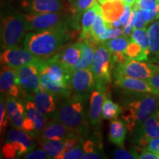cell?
Segmentation results:
<instances>
[{
    "label": "cell",
    "mask_w": 159,
    "mask_h": 159,
    "mask_svg": "<svg viewBox=\"0 0 159 159\" xmlns=\"http://www.w3.org/2000/svg\"><path fill=\"white\" fill-rule=\"evenodd\" d=\"M75 33L71 28L65 27L34 31L26 35L23 45L35 56L48 59L57 55L63 45L75 37Z\"/></svg>",
    "instance_id": "6da1fadb"
},
{
    "label": "cell",
    "mask_w": 159,
    "mask_h": 159,
    "mask_svg": "<svg viewBox=\"0 0 159 159\" xmlns=\"http://www.w3.org/2000/svg\"><path fill=\"white\" fill-rule=\"evenodd\" d=\"M87 96L76 94L59 105L51 117L72 129L80 136H85L89 133V125L84 110Z\"/></svg>",
    "instance_id": "7a4b0ae2"
},
{
    "label": "cell",
    "mask_w": 159,
    "mask_h": 159,
    "mask_svg": "<svg viewBox=\"0 0 159 159\" xmlns=\"http://www.w3.org/2000/svg\"><path fill=\"white\" fill-rule=\"evenodd\" d=\"M159 105L157 95L145 94L140 98L129 101L122 108V118L130 132L135 127H140L143 122L156 111Z\"/></svg>",
    "instance_id": "3957f363"
},
{
    "label": "cell",
    "mask_w": 159,
    "mask_h": 159,
    "mask_svg": "<svg viewBox=\"0 0 159 159\" xmlns=\"http://www.w3.org/2000/svg\"><path fill=\"white\" fill-rule=\"evenodd\" d=\"M29 31H40L55 28L79 30L78 20L72 14L61 12L54 13H29L24 14Z\"/></svg>",
    "instance_id": "277c9868"
},
{
    "label": "cell",
    "mask_w": 159,
    "mask_h": 159,
    "mask_svg": "<svg viewBox=\"0 0 159 159\" xmlns=\"http://www.w3.org/2000/svg\"><path fill=\"white\" fill-rule=\"evenodd\" d=\"M24 15L9 11L2 16L1 43L3 49L19 46L28 32Z\"/></svg>",
    "instance_id": "5b68a950"
},
{
    "label": "cell",
    "mask_w": 159,
    "mask_h": 159,
    "mask_svg": "<svg viewBox=\"0 0 159 159\" xmlns=\"http://www.w3.org/2000/svg\"><path fill=\"white\" fill-rule=\"evenodd\" d=\"M114 66L111 53L102 43L97 47L91 71L94 75L96 89L105 91L107 85L111 82V69Z\"/></svg>",
    "instance_id": "8992f818"
},
{
    "label": "cell",
    "mask_w": 159,
    "mask_h": 159,
    "mask_svg": "<svg viewBox=\"0 0 159 159\" xmlns=\"http://www.w3.org/2000/svg\"><path fill=\"white\" fill-rule=\"evenodd\" d=\"M35 148L30 136L22 129L13 128L9 131L5 145L2 148L3 156L6 158H15L25 156Z\"/></svg>",
    "instance_id": "52a82bcc"
},
{
    "label": "cell",
    "mask_w": 159,
    "mask_h": 159,
    "mask_svg": "<svg viewBox=\"0 0 159 159\" xmlns=\"http://www.w3.org/2000/svg\"><path fill=\"white\" fill-rule=\"evenodd\" d=\"M46 59L41 58L35 62L16 69L18 82L23 92L37 93L40 91L41 72Z\"/></svg>",
    "instance_id": "ba28073f"
},
{
    "label": "cell",
    "mask_w": 159,
    "mask_h": 159,
    "mask_svg": "<svg viewBox=\"0 0 159 159\" xmlns=\"http://www.w3.org/2000/svg\"><path fill=\"white\" fill-rule=\"evenodd\" d=\"M156 72V64L128 58L124 63L116 66L114 77L116 78L118 77L128 76L148 80Z\"/></svg>",
    "instance_id": "9c48e42d"
},
{
    "label": "cell",
    "mask_w": 159,
    "mask_h": 159,
    "mask_svg": "<svg viewBox=\"0 0 159 159\" xmlns=\"http://www.w3.org/2000/svg\"><path fill=\"white\" fill-rule=\"evenodd\" d=\"M39 59L41 58L35 56L31 52L26 48H21L19 46L4 49L1 53L2 64L9 66L14 69L35 62Z\"/></svg>",
    "instance_id": "30bf717a"
},
{
    "label": "cell",
    "mask_w": 159,
    "mask_h": 159,
    "mask_svg": "<svg viewBox=\"0 0 159 159\" xmlns=\"http://www.w3.org/2000/svg\"><path fill=\"white\" fill-rule=\"evenodd\" d=\"M70 84L75 94L87 96L96 88L91 69H78L73 71L71 73Z\"/></svg>",
    "instance_id": "8fae6325"
},
{
    "label": "cell",
    "mask_w": 159,
    "mask_h": 159,
    "mask_svg": "<svg viewBox=\"0 0 159 159\" xmlns=\"http://www.w3.org/2000/svg\"><path fill=\"white\" fill-rule=\"evenodd\" d=\"M43 70L47 73L49 80L52 82L71 85V73L59 62L56 57V55L50 58L46 59Z\"/></svg>",
    "instance_id": "7c38bea8"
},
{
    "label": "cell",
    "mask_w": 159,
    "mask_h": 159,
    "mask_svg": "<svg viewBox=\"0 0 159 159\" xmlns=\"http://www.w3.org/2000/svg\"><path fill=\"white\" fill-rule=\"evenodd\" d=\"M115 83L119 88L138 94H151L159 96V89L154 88L148 80L134 77L122 76L116 77Z\"/></svg>",
    "instance_id": "4fadbf2b"
},
{
    "label": "cell",
    "mask_w": 159,
    "mask_h": 159,
    "mask_svg": "<svg viewBox=\"0 0 159 159\" xmlns=\"http://www.w3.org/2000/svg\"><path fill=\"white\" fill-rule=\"evenodd\" d=\"M0 89L2 94L16 98L20 95V88L16 69L7 65H3L0 75Z\"/></svg>",
    "instance_id": "5bb4252c"
},
{
    "label": "cell",
    "mask_w": 159,
    "mask_h": 159,
    "mask_svg": "<svg viewBox=\"0 0 159 159\" xmlns=\"http://www.w3.org/2000/svg\"><path fill=\"white\" fill-rule=\"evenodd\" d=\"M39 140L43 139H66L73 137H80L75 130L68 128L62 123L53 119L47 122L45 128L38 135Z\"/></svg>",
    "instance_id": "9a60e30c"
},
{
    "label": "cell",
    "mask_w": 159,
    "mask_h": 159,
    "mask_svg": "<svg viewBox=\"0 0 159 159\" xmlns=\"http://www.w3.org/2000/svg\"><path fill=\"white\" fill-rule=\"evenodd\" d=\"M137 142L140 146L146 148L152 139L159 137V123L155 112L151 114L139 127Z\"/></svg>",
    "instance_id": "2e32d148"
},
{
    "label": "cell",
    "mask_w": 159,
    "mask_h": 159,
    "mask_svg": "<svg viewBox=\"0 0 159 159\" xmlns=\"http://www.w3.org/2000/svg\"><path fill=\"white\" fill-rule=\"evenodd\" d=\"M106 98L105 91L96 89L90 96V108L89 113V121L94 128L100 126L102 118V108Z\"/></svg>",
    "instance_id": "e0dca14e"
},
{
    "label": "cell",
    "mask_w": 159,
    "mask_h": 159,
    "mask_svg": "<svg viewBox=\"0 0 159 159\" xmlns=\"http://www.w3.org/2000/svg\"><path fill=\"white\" fill-rule=\"evenodd\" d=\"M23 8L29 13H54L61 12L64 9L61 0H24Z\"/></svg>",
    "instance_id": "ac0fdd59"
},
{
    "label": "cell",
    "mask_w": 159,
    "mask_h": 159,
    "mask_svg": "<svg viewBox=\"0 0 159 159\" xmlns=\"http://www.w3.org/2000/svg\"><path fill=\"white\" fill-rule=\"evenodd\" d=\"M82 53L81 41L68 46L63 52L56 55L57 59L67 70L72 73V69L78 63Z\"/></svg>",
    "instance_id": "d6986e66"
},
{
    "label": "cell",
    "mask_w": 159,
    "mask_h": 159,
    "mask_svg": "<svg viewBox=\"0 0 159 159\" xmlns=\"http://www.w3.org/2000/svg\"><path fill=\"white\" fill-rule=\"evenodd\" d=\"M80 41L82 43L81 57L78 63L73 68L72 72L78 69H91V66L96 55L97 49V43L96 41H94L91 38H80Z\"/></svg>",
    "instance_id": "ffe728a7"
},
{
    "label": "cell",
    "mask_w": 159,
    "mask_h": 159,
    "mask_svg": "<svg viewBox=\"0 0 159 159\" xmlns=\"http://www.w3.org/2000/svg\"><path fill=\"white\" fill-rule=\"evenodd\" d=\"M6 109L12 125L21 129L26 116V110L22 103L15 97H8L6 99Z\"/></svg>",
    "instance_id": "44dd1931"
},
{
    "label": "cell",
    "mask_w": 159,
    "mask_h": 159,
    "mask_svg": "<svg viewBox=\"0 0 159 159\" xmlns=\"http://www.w3.org/2000/svg\"><path fill=\"white\" fill-rule=\"evenodd\" d=\"M54 97V94L47 91H39L35 94L33 102L38 110L42 114L47 116L52 114L56 110Z\"/></svg>",
    "instance_id": "7402d4cb"
},
{
    "label": "cell",
    "mask_w": 159,
    "mask_h": 159,
    "mask_svg": "<svg viewBox=\"0 0 159 159\" xmlns=\"http://www.w3.org/2000/svg\"><path fill=\"white\" fill-rule=\"evenodd\" d=\"M103 18L107 22L112 23L119 20L125 10L123 0H110L101 5Z\"/></svg>",
    "instance_id": "603a6c76"
},
{
    "label": "cell",
    "mask_w": 159,
    "mask_h": 159,
    "mask_svg": "<svg viewBox=\"0 0 159 159\" xmlns=\"http://www.w3.org/2000/svg\"><path fill=\"white\" fill-rule=\"evenodd\" d=\"M101 10V6L97 3V2L94 4L92 7L83 13L81 20V27H82V31H81L80 38L86 39V38H91V30L94 24L95 19L98 13V12Z\"/></svg>",
    "instance_id": "cb8c5ba5"
},
{
    "label": "cell",
    "mask_w": 159,
    "mask_h": 159,
    "mask_svg": "<svg viewBox=\"0 0 159 159\" xmlns=\"http://www.w3.org/2000/svg\"><path fill=\"white\" fill-rule=\"evenodd\" d=\"M126 126V124L122 121L117 119L111 121L108 135L109 140L117 146L123 148L127 133Z\"/></svg>",
    "instance_id": "d4e9b609"
},
{
    "label": "cell",
    "mask_w": 159,
    "mask_h": 159,
    "mask_svg": "<svg viewBox=\"0 0 159 159\" xmlns=\"http://www.w3.org/2000/svg\"><path fill=\"white\" fill-rule=\"evenodd\" d=\"M25 110L27 116L30 117L35 123L37 137L48 122L47 116L41 114L35 107L34 102H32L29 99L25 102Z\"/></svg>",
    "instance_id": "484cf974"
},
{
    "label": "cell",
    "mask_w": 159,
    "mask_h": 159,
    "mask_svg": "<svg viewBox=\"0 0 159 159\" xmlns=\"http://www.w3.org/2000/svg\"><path fill=\"white\" fill-rule=\"evenodd\" d=\"M40 145L46 151L49 158H58L64 151V139H43Z\"/></svg>",
    "instance_id": "4316f807"
},
{
    "label": "cell",
    "mask_w": 159,
    "mask_h": 159,
    "mask_svg": "<svg viewBox=\"0 0 159 159\" xmlns=\"http://www.w3.org/2000/svg\"><path fill=\"white\" fill-rule=\"evenodd\" d=\"M149 51L156 61H159V21H156L148 28Z\"/></svg>",
    "instance_id": "83f0119b"
},
{
    "label": "cell",
    "mask_w": 159,
    "mask_h": 159,
    "mask_svg": "<svg viewBox=\"0 0 159 159\" xmlns=\"http://www.w3.org/2000/svg\"><path fill=\"white\" fill-rule=\"evenodd\" d=\"M108 28V24L103 18L102 8L97 13L91 30V38L97 43H102V38Z\"/></svg>",
    "instance_id": "f1b7e54d"
},
{
    "label": "cell",
    "mask_w": 159,
    "mask_h": 159,
    "mask_svg": "<svg viewBox=\"0 0 159 159\" xmlns=\"http://www.w3.org/2000/svg\"><path fill=\"white\" fill-rule=\"evenodd\" d=\"M130 41V39L123 35L115 39L108 40L103 43L111 52H125L127 47Z\"/></svg>",
    "instance_id": "f546056e"
},
{
    "label": "cell",
    "mask_w": 159,
    "mask_h": 159,
    "mask_svg": "<svg viewBox=\"0 0 159 159\" xmlns=\"http://www.w3.org/2000/svg\"><path fill=\"white\" fill-rule=\"evenodd\" d=\"M125 54L127 55L128 58L138 60V61H147L149 57V55L144 50V49L138 43L132 40H130L125 50Z\"/></svg>",
    "instance_id": "4dcf8cb0"
},
{
    "label": "cell",
    "mask_w": 159,
    "mask_h": 159,
    "mask_svg": "<svg viewBox=\"0 0 159 159\" xmlns=\"http://www.w3.org/2000/svg\"><path fill=\"white\" fill-rule=\"evenodd\" d=\"M122 112V108L118 104L113 102L108 97L105 99L102 108V118L109 120H114Z\"/></svg>",
    "instance_id": "1f68e13d"
},
{
    "label": "cell",
    "mask_w": 159,
    "mask_h": 159,
    "mask_svg": "<svg viewBox=\"0 0 159 159\" xmlns=\"http://www.w3.org/2000/svg\"><path fill=\"white\" fill-rule=\"evenodd\" d=\"M96 2L97 0H76L70 9L71 13L79 21L83 13Z\"/></svg>",
    "instance_id": "d6a6232c"
},
{
    "label": "cell",
    "mask_w": 159,
    "mask_h": 159,
    "mask_svg": "<svg viewBox=\"0 0 159 159\" xmlns=\"http://www.w3.org/2000/svg\"><path fill=\"white\" fill-rule=\"evenodd\" d=\"M130 40L138 43L144 49V50L148 53L149 56H150L148 30L145 27L144 28L134 30L132 34L130 35Z\"/></svg>",
    "instance_id": "836d02e7"
},
{
    "label": "cell",
    "mask_w": 159,
    "mask_h": 159,
    "mask_svg": "<svg viewBox=\"0 0 159 159\" xmlns=\"http://www.w3.org/2000/svg\"><path fill=\"white\" fill-rule=\"evenodd\" d=\"M83 150L84 154L82 157L83 159H100L103 158L98 145L91 139H88L83 143Z\"/></svg>",
    "instance_id": "e575fe53"
},
{
    "label": "cell",
    "mask_w": 159,
    "mask_h": 159,
    "mask_svg": "<svg viewBox=\"0 0 159 159\" xmlns=\"http://www.w3.org/2000/svg\"><path fill=\"white\" fill-rule=\"evenodd\" d=\"M84 154L83 142H80L78 144L71 148L70 150L63 152L57 159H77L82 158Z\"/></svg>",
    "instance_id": "d590c367"
},
{
    "label": "cell",
    "mask_w": 159,
    "mask_h": 159,
    "mask_svg": "<svg viewBox=\"0 0 159 159\" xmlns=\"http://www.w3.org/2000/svg\"><path fill=\"white\" fill-rule=\"evenodd\" d=\"M140 153H139L138 150H125L124 149H119L115 151L114 157L116 159H136L139 158Z\"/></svg>",
    "instance_id": "8d00e7d4"
},
{
    "label": "cell",
    "mask_w": 159,
    "mask_h": 159,
    "mask_svg": "<svg viewBox=\"0 0 159 159\" xmlns=\"http://www.w3.org/2000/svg\"><path fill=\"white\" fill-rule=\"evenodd\" d=\"M9 118L7 116V109H6V102H4L2 96L1 97V102H0V129L1 133L2 132V129H5L7 127L8 123Z\"/></svg>",
    "instance_id": "74e56055"
},
{
    "label": "cell",
    "mask_w": 159,
    "mask_h": 159,
    "mask_svg": "<svg viewBox=\"0 0 159 159\" xmlns=\"http://www.w3.org/2000/svg\"><path fill=\"white\" fill-rule=\"evenodd\" d=\"M143 17L147 24L159 19V5L152 10H142Z\"/></svg>",
    "instance_id": "f35d334b"
},
{
    "label": "cell",
    "mask_w": 159,
    "mask_h": 159,
    "mask_svg": "<svg viewBox=\"0 0 159 159\" xmlns=\"http://www.w3.org/2000/svg\"><path fill=\"white\" fill-rule=\"evenodd\" d=\"M137 5L141 10H152L159 5V0H136Z\"/></svg>",
    "instance_id": "ab89813d"
},
{
    "label": "cell",
    "mask_w": 159,
    "mask_h": 159,
    "mask_svg": "<svg viewBox=\"0 0 159 159\" xmlns=\"http://www.w3.org/2000/svg\"><path fill=\"white\" fill-rule=\"evenodd\" d=\"M24 158L27 159H45L49 158L46 151L43 149H38L35 150H32L27 153L24 157Z\"/></svg>",
    "instance_id": "60d3db41"
},
{
    "label": "cell",
    "mask_w": 159,
    "mask_h": 159,
    "mask_svg": "<svg viewBox=\"0 0 159 159\" xmlns=\"http://www.w3.org/2000/svg\"><path fill=\"white\" fill-rule=\"evenodd\" d=\"M147 25H148V24L146 23L144 17H143L142 10L139 9L138 11H136V16H135L134 21V30L144 28Z\"/></svg>",
    "instance_id": "b9f144b4"
},
{
    "label": "cell",
    "mask_w": 159,
    "mask_h": 159,
    "mask_svg": "<svg viewBox=\"0 0 159 159\" xmlns=\"http://www.w3.org/2000/svg\"><path fill=\"white\" fill-rule=\"evenodd\" d=\"M131 11H132V8H131V6L128 5H125V10L124 12H123L122 15L121 16L120 18H119V21H121L123 27L125 25H126V24L128 23L129 19H130Z\"/></svg>",
    "instance_id": "7bdbcfd3"
},
{
    "label": "cell",
    "mask_w": 159,
    "mask_h": 159,
    "mask_svg": "<svg viewBox=\"0 0 159 159\" xmlns=\"http://www.w3.org/2000/svg\"><path fill=\"white\" fill-rule=\"evenodd\" d=\"M140 159H159L158 152H155L144 149L139 156Z\"/></svg>",
    "instance_id": "ee69618b"
},
{
    "label": "cell",
    "mask_w": 159,
    "mask_h": 159,
    "mask_svg": "<svg viewBox=\"0 0 159 159\" xmlns=\"http://www.w3.org/2000/svg\"><path fill=\"white\" fill-rule=\"evenodd\" d=\"M145 149L155 152H159V137L150 140L148 147Z\"/></svg>",
    "instance_id": "f6af8a7d"
},
{
    "label": "cell",
    "mask_w": 159,
    "mask_h": 159,
    "mask_svg": "<svg viewBox=\"0 0 159 159\" xmlns=\"http://www.w3.org/2000/svg\"><path fill=\"white\" fill-rule=\"evenodd\" d=\"M148 82L154 88L159 89V73H154L148 80Z\"/></svg>",
    "instance_id": "bcb514c9"
},
{
    "label": "cell",
    "mask_w": 159,
    "mask_h": 159,
    "mask_svg": "<svg viewBox=\"0 0 159 159\" xmlns=\"http://www.w3.org/2000/svg\"><path fill=\"white\" fill-rule=\"evenodd\" d=\"M125 5H128L132 7L135 3L136 2V0H123Z\"/></svg>",
    "instance_id": "7dc6e473"
},
{
    "label": "cell",
    "mask_w": 159,
    "mask_h": 159,
    "mask_svg": "<svg viewBox=\"0 0 159 159\" xmlns=\"http://www.w3.org/2000/svg\"><path fill=\"white\" fill-rule=\"evenodd\" d=\"M155 114H156V118H157V119H158V122L159 123V108L156 109V111H155Z\"/></svg>",
    "instance_id": "c3c4849f"
},
{
    "label": "cell",
    "mask_w": 159,
    "mask_h": 159,
    "mask_svg": "<svg viewBox=\"0 0 159 159\" xmlns=\"http://www.w3.org/2000/svg\"><path fill=\"white\" fill-rule=\"evenodd\" d=\"M108 1H110V0H98V2L102 5V4L106 2H108Z\"/></svg>",
    "instance_id": "681fc988"
},
{
    "label": "cell",
    "mask_w": 159,
    "mask_h": 159,
    "mask_svg": "<svg viewBox=\"0 0 159 159\" xmlns=\"http://www.w3.org/2000/svg\"><path fill=\"white\" fill-rule=\"evenodd\" d=\"M156 73H159V65H156Z\"/></svg>",
    "instance_id": "f907efd6"
},
{
    "label": "cell",
    "mask_w": 159,
    "mask_h": 159,
    "mask_svg": "<svg viewBox=\"0 0 159 159\" xmlns=\"http://www.w3.org/2000/svg\"><path fill=\"white\" fill-rule=\"evenodd\" d=\"M158 154H159V152H158Z\"/></svg>",
    "instance_id": "816d5d0a"
},
{
    "label": "cell",
    "mask_w": 159,
    "mask_h": 159,
    "mask_svg": "<svg viewBox=\"0 0 159 159\" xmlns=\"http://www.w3.org/2000/svg\"><path fill=\"white\" fill-rule=\"evenodd\" d=\"M158 97H159V96H158Z\"/></svg>",
    "instance_id": "f5cc1de1"
},
{
    "label": "cell",
    "mask_w": 159,
    "mask_h": 159,
    "mask_svg": "<svg viewBox=\"0 0 159 159\" xmlns=\"http://www.w3.org/2000/svg\"><path fill=\"white\" fill-rule=\"evenodd\" d=\"M70 1H71V0H70Z\"/></svg>",
    "instance_id": "db71d44e"
}]
</instances>
